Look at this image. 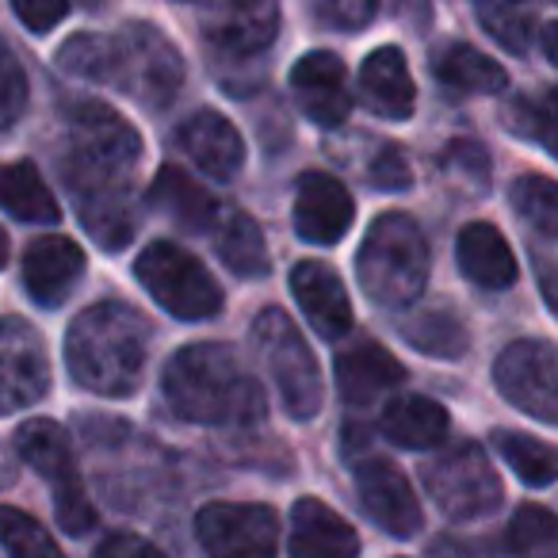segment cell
Listing matches in <instances>:
<instances>
[{"instance_id": "cell-1", "label": "cell", "mask_w": 558, "mask_h": 558, "mask_svg": "<svg viewBox=\"0 0 558 558\" xmlns=\"http://www.w3.org/2000/svg\"><path fill=\"white\" fill-rule=\"evenodd\" d=\"M142 138L116 108L81 100L70 108V149L62 177L77 203L85 230L104 248H123L134 238L131 187L138 172Z\"/></svg>"}, {"instance_id": "cell-2", "label": "cell", "mask_w": 558, "mask_h": 558, "mask_svg": "<svg viewBox=\"0 0 558 558\" xmlns=\"http://www.w3.org/2000/svg\"><path fill=\"white\" fill-rule=\"evenodd\" d=\"M58 65L70 77L119 88L154 111L169 108L184 85V58L149 24H126L119 35H73L58 50Z\"/></svg>"}, {"instance_id": "cell-3", "label": "cell", "mask_w": 558, "mask_h": 558, "mask_svg": "<svg viewBox=\"0 0 558 558\" xmlns=\"http://www.w3.org/2000/svg\"><path fill=\"white\" fill-rule=\"evenodd\" d=\"M161 395L180 421L241 428L264 417V390L226 344L199 341L165 364Z\"/></svg>"}, {"instance_id": "cell-4", "label": "cell", "mask_w": 558, "mask_h": 558, "mask_svg": "<svg viewBox=\"0 0 558 558\" xmlns=\"http://www.w3.org/2000/svg\"><path fill=\"white\" fill-rule=\"evenodd\" d=\"M149 356V322L126 303H96L65 333V367L73 383L100 398L138 390Z\"/></svg>"}, {"instance_id": "cell-5", "label": "cell", "mask_w": 558, "mask_h": 558, "mask_svg": "<svg viewBox=\"0 0 558 558\" xmlns=\"http://www.w3.org/2000/svg\"><path fill=\"white\" fill-rule=\"evenodd\" d=\"M428 241L410 215H379L356 253V279L375 306L402 311L428 283Z\"/></svg>"}, {"instance_id": "cell-6", "label": "cell", "mask_w": 558, "mask_h": 558, "mask_svg": "<svg viewBox=\"0 0 558 558\" xmlns=\"http://www.w3.org/2000/svg\"><path fill=\"white\" fill-rule=\"evenodd\" d=\"M253 344L260 352L264 367H268L271 383H276L283 410L295 421L318 417L326 390H322L318 360H314L311 344L303 341L295 322L279 311V306H268L253 322Z\"/></svg>"}, {"instance_id": "cell-7", "label": "cell", "mask_w": 558, "mask_h": 558, "mask_svg": "<svg viewBox=\"0 0 558 558\" xmlns=\"http://www.w3.org/2000/svg\"><path fill=\"white\" fill-rule=\"evenodd\" d=\"M134 276L165 314L180 322H207L222 311V288L199 256L172 241H154L134 260Z\"/></svg>"}, {"instance_id": "cell-8", "label": "cell", "mask_w": 558, "mask_h": 558, "mask_svg": "<svg viewBox=\"0 0 558 558\" xmlns=\"http://www.w3.org/2000/svg\"><path fill=\"white\" fill-rule=\"evenodd\" d=\"M16 451L24 456L27 466H35L39 478L50 482L54 494V517L65 535H88L96 527V509L85 494V482L77 474V459H73V444L58 421L35 417L20 425Z\"/></svg>"}, {"instance_id": "cell-9", "label": "cell", "mask_w": 558, "mask_h": 558, "mask_svg": "<svg viewBox=\"0 0 558 558\" xmlns=\"http://www.w3.org/2000/svg\"><path fill=\"white\" fill-rule=\"evenodd\" d=\"M428 497L451 520H486L501 509V478L478 444H456L421 466Z\"/></svg>"}, {"instance_id": "cell-10", "label": "cell", "mask_w": 558, "mask_h": 558, "mask_svg": "<svg viewBox=\"0 0 558 558\" xmlns=\"http://www.w3.org/2000/svg\"><path fill=\"white\" fill-rule=\"evenodd\" d=\"M195 539L215 558H268L279 550V517L268 505L210 501L195 512Z\"/></svg>"}, {"instance_id": "cell-11", "label": "cell", "mask_w": 558, "mask_h": 558, "mask_svg": "<svg viewBox=\"0 0 558 558\" xmlns=\"http://www.w3.org/2000/svg\"><path fill=\"white\" fill-rule=\"evenodd\" d=\"M494 383L509 405L558 425V352L547 341H517L497 356Z\"/></svg>"}, {"instance_id": "cell-12", "label": "cell", "mask_w": 558, "mask_h": 558, "mask_svg": "<svg viewBox=\"0 0 558 558\" xmlns=\"http://www.w3.org/2000/svg\"><path fill=\"white\" fill-rule=\"evenodd\" d=\"M50 390V356L39 329L24 318H0V417L35 405Z\"/></svg>"}, {"instance_id": "cell-13", "label": "cell", "mask_w": 558, "mask_h": 558, "mask_svg": "<svg viewBox=\"0 0 558 558\" xmlns=\"http://www.w3.org/2000/svg\"><path fill=\"white\" fill-rule=\"evenodd\" d=\"M199 27L218 54L256 58L279 35V0H203Z\"/></svg>"}, {"instance_id": "cell-14", "label": "cell", "mask_w": 558, "mask_h": 558, "mask_svg": "<svg viewBox=\"0 0 558 558\" xmlns=\"http://www.w3.org/2000/svg\"><path fill=\"white\" fill-rule=\"evenodd\" d=\"M356 494L367 517L387 535H395V539H410L425 524L410 478L390 459H364V463H356Z\"/></svg>"}, {"instance_id": "cell-15", "label": "cell", "mask_w": 558, "mask_h": 558, "mask_svg": "<svg viewBox=\"0 0 558 558\" xmlns=\"http://www.w3.org/2000/svg\"><path fill=\"white\" fill-rule=\"evenodd\" d=\"M295 233L306 245H337L344 233L352 230L356 218V203H352L349 187L329 172H303L295 180Z\"/></svg>"}, {"instance_id": "cell-16", "label": "cell", "mask_w": 558, "mask_h": 558, "mask_svg": "<svg viewBox=\"0 0 558 558\" xmlns=\"http://www.w3.org/2000/svg\"><path fill=\"white\" fill-rule=\"evenodd\" d=\"M291 93H295L303 116L326 126V131L341 126L352 111L349 70L333 50H314V54L299 58L295 70H291Z\"/></svg>"}, {"instance_id": "cell-17", "label": "cell", "mask_w": 558, "mask_h": 558, "mask_svg": "<svg viewBox=\"0 0 558 558\" xmlns=\"http://www.w3.org/2000/svg\"><path fill=\"white\" fill-rule=\"evenodd\" d=\"M291 295H295L299 311L306 314L318 337L326 341H341L352 329V303L344 291L341 276L322 260H303L291 268Z\"/></svg>"}, {"instance_id": "cell-18", "label": "cell", "mask_w": 558, "mask_h": 558, "mask_svg": "<svg viewBox=\"0 0 558 558\" xmlns=\"http://www.w3.org/2000/svg\"><path fill=\"white\" fill-rule=\"evenodd\" d=\"M85 276V253L77 241L50 233L27 245L24 256V288L39 306H62Z\"/></svg>"}, {"instance_id": "cell-19", "label": "cell", "mask_w": 558, "mask_h": 558, "mask_svg": "<svg viewBox=\"0 0 558 558\" xmlns=\"http://www.w3.org/2000/svg\"><path fill=\"white\" fill-rule=\"evenodd\" d=\"M177 146L184 149L187 161H195L207 177L222 184L245 169V138L218 111H195L192 119H184L177 131Z\"/></svg>"}, {"instance_id": "cell-20", "label": "cell", "mask_w": 558, "mask_h": 558, "mask_svg": "<svg viewBox=\"0 0 558 558\" xmlns=\"http://www.w3.org/2000/svg\"><path fill=\"white\" fill-rule=\"evenodd\" d=\"M402 383H405V367L375 341H360L337 356V390L356 410L375 405L383 395H390Z\"/></svg>"}, {"instance_id": "cell-21", "label": "cell", "mask_w": 558, "mask_h": 558, "mask_svg": "<svg viewBox=\"0 0 558 558\" xmlns=\"http://www.w3.org/2000/svg\"><path fill=\"white\" fill-rule=\"evenodd\" d=\"M288 550L295 558H352L360 539L344 517H337L318 497H299L291 509V539Z\"/></svg>"}, {"instance_id": "cell-22", "label": "cell", "mask_w": 558, "mask_h": 558, "mask_svg": "<svg viewBox=\"0 0 558 558\" xmlns=\"http://www.w3.org/2000/svg\"><path fill=\"white\" fill-rule=\"evenodd\" d=\"M360 93H364V104L379 119L405 123L413 116V108H417V88H413L402 50L379 47L375 54H367L364 70H360Z\"/></svg>"}, {"instance_id": "cell-23", "label": "cell", "mask_w": 558, "mask_h": 558, "mask_svg": "<svg viewBox=\"0 0 558 558\" xmlns=\"http://www.w3.org/2000/svg\"><path fill=\"white\" fill-rule=\"evenodd\" d=\"M456 260L459 271L482 291H509L517 283V256L501 238V230L489 222H471L459 230Z\"/></svg>"}, {"instance_id": "cell-24", "label": "cell", "mask_w": 558, "mask_h": 558, "mask_svg": "<svg viewBox=\"0 0 558 558\" xmlns=\"http://www.w3.org/2000/svg\"><path fill=\"white\" fill-rule=\"evenodd\" d=\"M379 428L398 448L428 451L448 440L451 421L440 402H433V398H425V395H405V398H395V402L383 410Z\"/></svg>"}, {"instance_id": "cell-25", "label": "cell", "mask_w": 558, "mask_h": 558, "mask_svg": "<svg viewBox=\"0 0 558 558\" xmlns=\"http://www.w3.org/2000/svg\"><path fill=\"white\" fill-rule=\"evenodd\" d=\"M149 203H154L157 210H165L177 226H184V230H199V233L215 230L218 215H222V207H218L215 195L203 192V187L195 184L184 169H177V165H165V169L154 177Z\"/></svg>"}, {"instance_id": "cell-26", "label": "cell", "mask_w": 558, "mask_h": 558, "mask_svg": "<svg viewBox=\"0 0 558 558\" xmlns=\"http://www.w3.org/2000/svg\"><path fill=\"white\" fill-rule=\"evenodd\" d=\"M215 241V253L233 276H268V245H264V233L245 210H222L210 230Z\"/></svg>"}, {"instance_id": "cell-27", "label": "cell", "mask_w": 558, "mask_h": 558, "mask_svg": "<svg viewBox=\"0 0 558 558\" xmlns=\"http://www.w3.org/2000/svg\"><path fill=\"white\" fill-rule=\"evenodd\" d=\"M0 207L9 210L20 222H35V226H50L62 218L54 192L47 187L43 172L32 161H16L0 169Z\"/></svg>"}, {"instance_id": "cell-28", "label": "cell", "mask_w": 558, "mask_h": 558, "mask_svg": "<svg viewBox=\"0 0 558 558\" xmlns=\"http://www.w3.org/2000/svg\"><path fill=\"white\" fill-rule=\"evenodd\" d=\"M433 73L440 85L456 88V93H482V96H494L509 85L505 70L494 62L489 54L482 50L466 47V43H448V47L436 50L433 58Z\"/></svg>"}, {"instance_id": "cell-29", "label": "cell", "mask_w": 558, "mask_h": 558, "mask_svg": "<svg viewBox=\"0 0 558 558\" xmlns=\"http://www.w3.org/2000/svg\"><path fill=\"white\" fill-rule=\"evenodd\" d=\"M494 448L501 451V459L512 466V474H517L524 486L543 489L558 482V451L550 448V444L517 433V428H497Z\"/></svg>"}, {"instance_id": "cell-30", "label": "cell", "mask_w": 558, "mask_h": 558, "mask_svg": "<svg viewBox=\"0 0 558 558\" xmlns=\"http://www.w3.org/2000/svg\"><path fill=\"white\" fill-rule=\"evenodd\" d=\"M474 16H478L482 32L494 43H501L509 54L524 58L532 50V32H535V16L527 0H471Z\"/></svg>"}, {"instance_id": "cell-31", "label": "cell", "mask_w": 558, "mask_h": 558, "mask_svg": "<svg viewBox=\"0 0 558 558\" xmlns=\"http://www.w3.org/2000/svg\"><path fill=\"white\" fill-rule=\"evenodd\" d=\"M398 333L421 352V356H433V360H459L471 344L466 337L463 322L448 311H421L413 314L410 322L398 326Z\"/></svg>"}, {"instance_id": "cell-32", "label": "cell", "mask_w": 558, "mask_h": 558, "mask_svg": "<svg viewBox=\"0 0 558 558\" xmlns=\"http://www.w3.org/2000/svg\"><path fill=\"white\" fill-rule=\"evenodd\" d=\"M509 203L532 230L543 238H558V180L524 172L509 184Z\"/></svg>"}, {"instance_id": "cell-33", "label": "cell", "mask_w": 558, "mask_h": 558, "mask_svg": "<svg viewBox=\"0 0 558 558\" xmlns=\"http://www.w3.org/2000/svg\"><path fill=\"white\" fill-rule=\"evenodd\" d=\"M0 547L16 558H58V539L24 509L0 505Z\"/></svg>"}, {"instance_id": "cell-34", "label": "cell", "mask_w": 558, "mask_h": 558, "mask_svg": "<svg viewBox=\"0 0 558 558\" xmlns=\"http://www.w3.org/2000/svg\"><path fill=\"white\" fill-rule=\"evenodd\" d=\"M509 550L520 555H539L558 550V517L543 505H520L509 520Z\"/></svg>"}, {"instance_id": "cell-35", "label": "cell", "mask_w": 558, "mask_h": 558, "mask_svg": "<svg viewBox=\"0 0 558 558\" xmlns=\"http://www.w3.org/2000/svg\"><path fill=\"white\" fill-rule=\"evenodd\" d=\"M27 111V77L20 58L12 54V47L0 39V131H9L12 123H20V116Z\"/></svg>"}, {"instance_id": "cell-36", "label": "cell", "mask_w": 558, "mask_h": 558, "mask_svg": "<svg viewBox=\"0 0 558 558\" xmlns=\"http://www.w3.org/2000/svg\"><path fill=\"white\" fill-rule=\"evenodd\" d=\"M311 12L322 27L333 32H360L375 20L379 0H311Z\"/></svg>"}, {"instance_id": "cell-37", "label": "cell", "mask_w": 558, "mask_h": 558, "mask_svg": "<svg viewBox=\"0 0 558 558\" xmlns=\"http://www.w3.org/2000/svg\"><path fill=\"white\" fill-rule=\"evenodd\" d=\"M372 184L383 187V192H405L413 184V169H410V157H405L402 146H383L372 161Z\"/></svg>"}, {"instance_id": "cell-38", "label": "cell", "mask_w": 558, "mask_h": 558, "mask_svg": "<svg viewBox=\"0 0 558 558\" xmlns=\"http://www.w3.org/2000/svg\"><path fill=\"white\" fill-rule=\"evenodd\" d=\"M440 165L448 172H463L466 180H474V187H486L489 180V157L474 142H451L448 154L440 157Z\"/></svg>"}, {"instance_id": "cell-39", "label": "cell", "mask_w": 558, "mask_h": 558, "mask_svg": "<svg viewBox=\"0 0 558 558\" xmlns=\"http://www.w3.org/2000/svg\"><path fill=\"white\" fill-rule=\"evenodd\" d=\"M12 9H16L20 24H24L27 32L47 35L65 20V12H70V0H12Z\"/></svg>"}, {"instance_id": "cell-40", "label": "cell", "mask_w": 558, "mask_h": 558, "mask_svg": "<svg viewBox=\"0 0 558 558\" xmlns=\"http://www.w3.org/2000/svg\"><path fill=\"white\" fill-rule=\"evenodd\" d=\"M96 555H100V558H134V555H149V558H154L157 547H154V543H146V539H138V535L119 532V535H108V539L96 547Z\"/></svg>"}, {"instance_id": "cell-41", "label": "cell", "mask_w": 558, "mask_h": 558, "mask_svg": "<svg viewBox=\"0 0 558 558\" xmlns=\"http://www.w3.org/2000/svg\"><path fill=\"white\" fill-rule=\"evenodd\" d=\"M539 288H543V299H547V306L558 314V253L539 256Z\"/></svg>"}, {"instance_id": "cell-42", "label": "cell", "mask_w": 558, "mask_h": 558, "mask_svg": "<svg viewBox=\"0 0 558 558\" xmlns=\"http://www.w3.org/2000/svg\"><path fill=\"white\" fill-rule=\"evenodd\" d=\"M543 54H547L550 58V62H555L558 65V24H547V27H543Z\"/></svg>"}, {"instance_id": "cell-43", "label": "cell", "mask_w": 558, "mask_h": 558, "mask_svg": "<svg viewBox=\"0 0 558 558\" xmlns=\"http://www.w3.org/2000/svg\"><path fill=\"white\" fill-rule=\"evenodd\" d=\"M4 260H9V233L0 230V268H4Z\"/></svg>"}, {"instance_id": "cell-44", "label": "cell", "mask_w": 558, "mask_h": 558, "mask_svg": "<svg viewBox=\"0 0 558 558\" xmlns=\"http://www.w3.org/2000/svg\"><path fill=\"white\" fill-rule=\"evenodd\" d=\"M543 146H547V149H550V154H555V157H558V134H550V138H547V142H543Z\"/></svg>"}, {"instance_id": "cell-45", "label": "cell", "mask_w": 558, "mask_h": 558, "mask_svg": "<svg viewBox=\"0 0 558 558\" xmlns=\"http://www.w3.org/2000/svg\"><path fill=\"white\" fill-rule=\"evenodd\" d=\"M555 4H558V0H555Z\"/></svg>"}]
</instances>
